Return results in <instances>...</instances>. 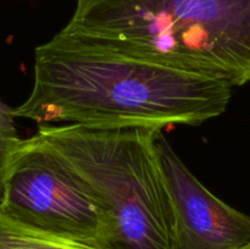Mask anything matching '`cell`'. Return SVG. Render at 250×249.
Instances as JSON below:
<instances>
[{"label": "cell", "instance_id": "2", "mask_svg": "<svg viewBox=\"0 0 250 249\" xmlns=\"http://www.w3.org/2000/svg\"><path fill=\"white\" fill-rule=\"evenodd\" d=\"M60 32L232 85L250 82V0H77Z\"/></svg>", "mask_w": 250, "mask_h": 249}, {"label": "cell", "instance_id": "8", "mask_svg": "<svg viewBox=\"0 0 250 249\" xmlns=\"http://www.w3.org/2000/svg\"><path fill=\"white\" fill-rule=\"evenodd\" d=\"M242 249H250V244H249V246H247V247H244V248H242Z\"/></svg>", "mask_w": 250, "mask_h": 249}, {"label": "cell", "instance_id": "1", "mask_svg": "<svg viewBox=\"0 0 250 249\" xmlns=\"http://www.w3.org/2000/svg\"><path fill=\"white\" fill-rule=\"evenodd\" d=\"M227 81L125 55L59 32L34 51L33 88L15 116L90 129L199 124L227 109Z\"/></svg>", "mask_w": 250, "mask_h": 249}, {"label": "cell", "instance_id": "4", "mask_svg": "<svg viewBox=\"0 0 250 249\" xmlns=\"http://www.w3.org/2000/svg\"><path fill=\"white\" fill-rule=\"evenodd\" d=\"M0 210L22 224L104 247L107 217L92 189L38 133L17 143L7 160Z\"/></svg>", "mask_w": 250, "mask_h": 249}, {"label": "cell", "instance_id": "6", "mask_svg": "<svg viewBox=\"0 0 250 249\" xmlns=\"http://www.w3.org/2000/svg\"><path fill=\"white\" fill-rule=\"evenodd\" d=\"M0 249H106L44 231L11 219L0 210Z\"/></svg>", "mask_w": 250, "mask_h": 249}, {"label": "cell", "instance_id": "3", "mask_svg": "<svg viewBox=\"0 0 250 249\" xmlns=\"http://www.w3.org/2000/svg\"><path fill=\"white\" fill-rule=\"evenodd\" d=\"M161 129H90L41 124L107 217L106 249H177L175 214L159 155Z\"/></svg>", "mask_w": 250, "mask_h": 249}, {"label": "cell", "instance_id": "5", "mask_svg": "<svg viewBox=\"0 0 250 249\" xmlns=\"http://www.w3.org/2000/svg\"><path fill=\"white\" fill-rule=\"evenodd\" d=\"M172 202L177 249H242L250 244V216L215 197L185 165L163 132L156 139Z\"/></svg>", "mask_w": 250, "mask_h": 249}, {"label": "cell", "instance_id": "7", "mask_svg": "<svg viewBox=\"0 0 250 249\" xmlns=\"http://www.w3.org/2000/svg\"><path fill=\"white\" fill-rule=\"evenodd\" d=\"M15 107L0 99V202L4 192V176L7 160L21 138L15 126Z\"/></svg>", "mask_w": 250, "mask_h": 249}]
</instances>
